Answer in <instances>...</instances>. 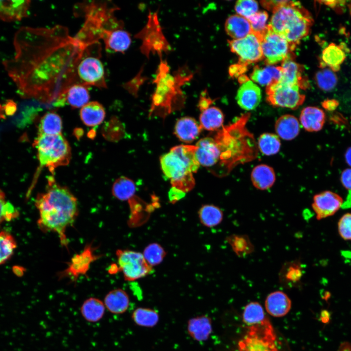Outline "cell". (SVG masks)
Returning a JSON list of instances; mask_svg holds the SVG:
<instances>
[{
	"instance_id": "1",
	"label": "cell",
	"mask_w": 351,
	"mask_h": 351,
	"mask_svg": "<svg viewBox=\"0 0 351 351\" xmlns=\"http://www.w3.org/2000/svg\"><path fill=\"white\" fill-rule=\"evenodd\" d=\"M13 45L14 57L2 63L20 93L42 103L64 104L68 89L79 83L77 68L86 47L59 25L21 27Z\"/></svg>"
},
{
	"instance_id": "2",
	"label": "cell",
	"mask_w": 351,
	"mask_h": 351,
	"mask_svg": "<svg viewBox=\"0 0 351 351\" xmlns=\"http://www.w3.org/2000/svg\"><path fill=\"white\" fill-rule=\"evenodd\" d=\"M35 205L39 212V228L43 232L57 234L62 246L67 248L66 231L73 225L78 214L76 197L67 187L50 176L46 191L38 195Z\"/></svg>"
},
{
	"instance_id": "3",
	"label": "cell",
	"mask_w": 351,
	"mask_h": 351,
	"mask_svg": "<svg viewBox=\"0 0 351 351\" xmlns=\"http://www.w3.org/2000/svg\"><path fill=\"white\" fill-rule=\"evenodd\" d=\"M249 118V114L242 115L234 122L223 127L213 137L219 154L215 176H226L236 165L256 158L257 145L246 128Z\"/></svg>"
},
{
	"instance_id": "4",
	"label": "cell",
	"mask_w": 351,
	"mask_h": 351,
	"mask_svg": "<svg viewBox=\"0 0 351 351\" xmlns=\"http://www.w3.org/2000/svg\"><path fill=\"white\" fill-rule=\"evenodd\" d=\"M119 9L110 0L85 1L75 6L74 14L84 18L82 27L75 37L86 47L102 39L106 44L118 30L123 29V21L115 16Z\"/></svg>"
},
{
	"instance_id": "5",
	"label": "cell",
	"mask_w": 351,
	"mask_h": 351,
	"mask_svg": "<svg viewBox=\"0 0 351 351\" xmlns=\"http://www.w3.org/2000/svg\"><path fill=\"white\" fill-rule=\"evenodd\" d=\"M193 77L194 74L186 65L170 73L167 61L160 59L153 81L156 88L151 98L150 114L164 117L181 109L186 99L181 87Z\"/></svg>"
},
{
	"instance_id": "6",
	"label": "cell",
	"mask_w": 351,
	"mask_h": 351,
	"mask_svg": "<svg viewBox=\"0 0 351 351\" xmlns=\"http://www.w3.org/2000/svg\"><path fill=\"white\" fill-rule=\"evenodd\" d=\"M273 13L269 24L295 49L310 32L312 19L309 13L299 1L291 0L275 9Z\"/></svg>"
},
{
	"instance_id": "7",
	"label": "cell",
	"mask_w": 351,
	"mask_h": 351,
	"mask_svg": "<svg viewBox=\"0 0 351 351\" xmlns=\"http://www.w3.org/2000/svg\"><path fill=\"white\" fill-rule=\"evenodd\" d=\"M37 150L39 167H46L52 173L55 169L68 164L71 157L70 145L62 136L39 135L34 142Z\"/></svg>"
},
{
	"instance_id": "8",
	"label": "cell",
	"mask_w": 351,
	"mask_h": 351,
	"mask_svg": "<svg viewBox=\"0 0 351 351\" xmlns=\"http://www.w3.org/2000/svg\"><path fill=\"white\" fill-rule=\"evenodd\" d=\"M101 50L100 43L86 47L77 68L79 83L100 89L107 88L104 66L100 59Z\"/></svg>"
},
{
	"instance_id": "9",
	"label": "cell",
	"mask_w": 351,
	"mask_h": 351,
	"mask_svg": "<svg viewBox=\"0 0 351 351\" xmlns=\"http://www.w3.org/2000/svg\"><path fill=\"white\" fill-rule=\"evenodd\" d=\"M135 37L141 40L140 51L148 58L151 53H156L162 59L163 53L171 51V47L162 32L157 12H149L146 24Z\"/></svg>"
},
{
	"instance_id": "10",
	"label": "cell",
	"mask_w": 351,
	"mask_h": 351,
	"mask_svg": "<svg viewBox=\"0 0 351 351\" xmlns=\"http://www.w3.org/2000/svg\"><path fill=\"white\" fill-rule=\"evenodd\" d=\"M249 328L250 331L239 341L237 351H281L280 343L268 319Z\"/></svg>"
},
{
	"instance_id": "11",
	"label": "cell",
	"mask_w": 351,
	"mask_h": 351,
	"mask_svg": "<svg viewBox=\"0 0 351 351\" xmlns=\"http://www.w3.org/2000/svg\"><path fill=\"white\" fill-rule=\"evenodd\" d=\"M118 270L126 281H135L146 276L153 267L146 261L142 253L130 250L116 251Z\"/></svg>"
},
{
	"instance_id": "12",
	"label": "cell",
	"mask_w": 351,
	"mask_h": 351,
	"mask_svg": "<svg viewBox=\"0 0 351 351\" xmlns=\"http://www.w3.org/2000/svg\"><path fill=\"white\" fill-rule=\"evenodd\" d=\"M266 100L271 105L297 109L304 102L305 97L301 94L299 86L279 81L266 86Z\"/></svg>"
},
{
	"instance_id": "13",
	"label": "cell",
	"mask_w": 351,
	"mask_h": 351,
	"mask_svg": "<svg viewBox=\"0 0 351 351\" xmlns=\"http://www.w3.org/2000/svg\"><path fill=\"white\" fill-rule=\"evenodd\" d=\"M263 59L268 65L283 62L293 55L294 49L282 36L274 32L271 26L267 25V29L261 40Z\"/></svg>"
},
{
	"instance_id": "14",
	"label": "cell",
	"mask_w": 351,
	"mask_h": 351,
	"mask_svg": "<svg viewBox=\"0 0 351 351\" xmlns=\"http://www.w3.org/2000/svg\"><path fill=\"white\" fill-rule=\"evenodd\" d=\"M228 42L231 51L239 57V63L248 66L263 59L261 41L253 33L243 38Z\"/></svg>"
},
{
	"instance_id": "15",
	"label": "cell",
	"mask_w": 351,
	"mask_h": 351,
	"mask_svg": "<svg viewBox=\"0 0 351 351\" xmlns=\"http://www.w3.org/2000/svg\"><path fill=\"white\" fill-rule=\"evenodd\" d=\"M343 204V199L338 194L325 191L315 195L312 204L317 220L334 215Z\"/></svg>"
},
{
	"instance_id": "16",
	"label": "cell",
	"mask_w": 351,
	"mask_h": 351,
	"mask_svg": "<svg viewBox=\"0 0 351 351\" xmlns=\"http://www.w3.org/2000/svg\"><path fill=\"white\" fill-rule=\"evenodd\" d=\"M160 162L163 173L170 179L172 185L193 175L185 162L171 151L160 157Z\"/></svg>"
},
{
	"instance_id": "17",
	"label": "cell",
	"mask_w": 351,
	"mask_h": 351,
	"mask_svg": "<svg viewBox=\"0 0 351 351\" xmlns=\"http://www.w3.org/2000/svg\"><path fill=\"white\" fill-rule=\"evenodd\" d=\"M196 157L199 165L214 174L219 163L218 150L213 137L200 139L196 144Z\"/></svg>"
},
{
	"instance_id": "18",
	"label": "cell",
	"mask_w": 351,
	"mask_h": 351,
	"mask_svg": "<svg viewBox=\"0 0 351 351\" xmlns=\"http://www.w3.org/2000/svg\"><path fill=\"white\" fill-rule=\"evenodd\" d=\"M261 98L260 88L250 79L241 84L236 97L238 105L247 111L254 109L260 102Z\"/></svg>"
},
{
	"instance_id": "19",
	"label": "cell",
	"mask_w": 351,
	"mask_h": 351,
	"mask_svg": "<svg viewBox=\"0 0 351 351\" xmlns=\"http://www.w3.org/2000/svg\"><path fill=\"white\" fill-rule=\"evenodd\" d=\"M30 3L28 0H0V20L11 22L27 17Z\"/></svg>"
},
{
	"instance_id": "20",
	"label": "cell",
	"mask_w": 351,
	"mask_h": 351,
	"mask_svg": "<svg viewBox=\"0 0 351 351\" xmlns=\"http://www.w3.org/2000/svg\"><path fill=\"white\" fill-rule=\"evenodd\" d=\"M187 331L193 340L199 342L206 341L213 331L212 320L205 314L193 317L187 322Z\"/></svg>"
},
{
	"instance_id": "21",
	"label": "cell",
	"mask_w": 351,
	"mask_h": 351,
	"mask_svg": "<svg viewBox=\"0 0 351 351\" xmlns=\"http://www.w3.org/2000/svg\"><path fill=\"white\" fill-rule=\"evenodd\" d=\"M265 307L270 315L281 317L285 316L290 312L292 302L284 292L276 291L267 295L265 301Z\"/></svg>"
},
{
	"instance_id": "22",
	"label": "cell",
	"mask_w": 351,
	"mask_h": 351,
	"mask_svg": "<svg viewBox=\"0 0 351 351\" xmlns=\"http://www.w3.org/2000/svg\"><path fill=\"white\" fill-rule=\"evenodd\" d=\"M282 74L280 82L291 85H295L305 88L307 82L302 78L304 67L293 60V55L284 60L281 64Z\"/></svg>"
},
{
	"instance_id": "23",
	"label": "cell",
	"mask_w": 351,
	"mask_h": 351,
	"mask_svg": "<svg viewBox=\"0 0 351 351\" xmlns=\"http://www.w3.org/2000/svg\"><path fill=\"white\" fill-rule=\"evenodd\" d=\"M201 129L200 125L195 118L185 117L177 120L174 133L180 141L189 143L198 138Z\"/></svg>"
},
{
	"instance_id": "24",
	"label": "cell",
	"mask_w": 351,
	"mask_h": 351,
	"mask_svg": "<svg viewBox=\"0 0 351 351\" xmlns=\"http://www.w3.org/2000/svg\"><path fill=\"white\" fill-rule=\"evenodd\" d=\"M324 112L314 106H308L301 112L300 122L305 130L310 132L321 130L325 122Z\"/></svg>"
},
{
	"instance_id": "25",
	"label": "cell",
	"mask_w": 351,
	"mask_h": 351,
	"mask_svg": "<svg viewBox=\"0 0 351 351\" xmlns=\"http://www.w3.org/2000/svg\"><path fill=\"white\" fill-rule=\"evenodd\" d=\"M275 131L277 135L285 140H291L295 138L300 132L298 120L292 115H284L275 121Z\"/></svg>"
},
{
	"instance_id": "26",
	"label": "cell",
	"mask_w": 351,
	"mask_h": 351,
	"mask_svg": "<svg viewBox=\"0 0 351 351\" xmlns=\"http://www.w3.org/2000/svg\"><path fill=\"white\" fill-rule=\"evenodd\" d=\"M251 179L254 186L260 190H266L271 188L275 181V174L273 169L264 164L255 166L251 173Z\"/></svg>"
},
{
	"instance_id": "27",
	"label": "cell",
	"mask_w": 351,
	"mask_h": 351,
	"mask_svg": "<svg viewBox=\"0 0 351 351\" xmlns=\"http://www.w3.org/2000/svg\"><path fill=\"white\" fill-rule=\"evenodd\" d=\"M103 303L105 308L111 312L121 314L128 309L130 299L125 291L121 289H116L106 294Z\"/></svg>"
},
{
	"instance_id": "28",
	"label": "cell",
	"mask_w": 351,
	"mask_h": 351,
	"mask_svg": "<svg viewBox=\"0 0 351 351\" xmlns=\"http://www.w3.org/2000/svg\"><path fill=\"white\" fill-rule=\"evenodd\" d=\"M282 74L281 66H256L250 75L251 78L262 86H268L280 81Z\"/></svg>"
},
{
	"instance_id": "29",
	"label": "cell",
	"mask_w": 351,
	"mask_h": 351,
	"mask_svg": "<svg viewBox=\"0 0 351 351\" xmlns=\"http://www.w3.org/2000/svg\"><path fill=\"white\" fill-rule=\"evenodd\" d=\"M80 117L86 126L93 127L100 124L105 117L104 107L98 101L89 102L80 110Z\"/></svg>"
},
{
	"instance_id": "30",
	"label": "cell",
	"mask_w": 351,
	"mask_h": 351,
	"mask_svg": "<svg viewBox=\"0 0 351 351\" xmlns=\"http://www.w3.org/2000/svg\"><path fill=\"white\" fill-rule=\"evenodd\" d=\"M225 29L227 34L234 39L243 38L252 33L249 21L238 15H232L226 20Z\"/></svg>"
},
{
	"instance_id": "31",
	"label": "cell",
	"mask_w": 351,
	"mask_h": 351,
	"mask_svg": "<svg viewBox=\"0 0 351 351\" xmlns=\"http://www.w3.org/2000/svg\"><path fill=\"white\" fill-rule=\"evenodd\" d=\"M89 86L81 83L71 85L65 93V102L73 108H82L89 102Z\"/></svg>"
},
{
	"instance_id": "32",
	"label": "cell",
	"mask_w": 351,
	"mask_h": 351,
	"mask_svg": "<svg viewBox=\"0 0 351 351\" xmlns=\"http://www.w3.org/2000/svg\"><path fill=\"white\" fill-rule=\"evenodd\" d=\"M201 112L199 125L202 129L214 131L222 126L224 117L222 112L218 108L210 106Z\"/></svg>"
},
{
	"instance_id": "33",
	"label": "cell",
	"mask_w": 351,
	"mask_h": 351,
	"mask_svg": "<svg viewBox=\"0 0 351 351\" xmlns=\"http://www.w3.org/2000/svg\"><path fill=\"white\" fill-rule=\"evenodd\" d=\"M105 306L100 299L90 297L82 304L80 312L85 320L91 322L100 320L104 315Z\"/></svg>"
},
{
	"instance_id": "34",
	"label": "cell",
	"mask_w": 351,
	"mask_h": 351,
	"mask_svg": "<svg viewBox=\"0 0 351 351\" xmlns=\"http://www.w3.org/2000/svg\"><path fill=\"white\" fill-rule=\"evenodd\" d=\"M346 58L343 49L339 46L332 43L323 51L321 58L325 65L329 67L333 71L339 69L340 65Z\"/></svg>"
},
{
	"instance_id": "35",
	"label": "cell",
	"mask_w": 351,
	"mask_h": 351,
	"mask_svg": "<svg viewBox=\"0 0 351 351\" xmlns=\"http://www.w3.org/2000/svg\"><path fill=\"white\" fill-rule=\"evenodd\" d=\"M132 320L137 326L143 328H153L159 321L158 312L153 309L138 307L132 314Z\"/></svg>"
},
{
	"instance_id": "36",
	"label": "cell",
	"mask_w": 351,
	"mask_h": 351,
	"mask_svg": "<svg viewBox=\"0 0 351 351\" xmlns=\"http://www.w3.org/2000/svg\"><path fill=\"white\" fill-rule=\"evenodd\" d=\"M136 191V186L134 181L124 176L118 178L112 188L113 195L121 201L130 200L135 196Z\"/></svg>"
},
{
	"instance_id": "37",
	"label": "cell",
	"mask_w": 351,
	"mask_h": 351,
	"mask_svg": "<svg viewBox=\"0 0 351 351\" xmlns=\"http://www.w3.org/2000/svg\"><path fill=\"white\" fill-rule=\"evenodd\" d=\"M62 129L61 118L55 112L46 113L40 120L39 135H59L61 134Z\"/></svg>"
},
{
	"instance_id": "38",
	"label": "cell",
	"mask_w": 351,
	"mask_h": 351,
	"mask_svg": "<svg viewBox=\"0 0 351 351\" xmlns=\"http://www.w3.org/2000/svg\"><path fill=\"white\" fill-rule=\"evenodd\" d=\"M198 217L201 223L205 227L212 228L222 221L223 213L217 206L212 204L203 205L199 210Z\"/></svg>"
},
{
	"instance_id": "39",
	"label": "cell",
	"mask_w": 351,
	"mask_h": 351,
	"mask_svg": "<svg viewBox=\"0 0 351 351\" xmlns=\"http://www.w3.org/2000/svg\"><path fill=\"white\" fill-rule=\"evenodd\" d=\"M242 317L243 322L249 327L264 323L266 320L265 311L257 302H251L244 307Z\"/></svg>"
},
{
	"instance_id": "40",
	"label": "cell",
	"mask_w": 351,
	"mask_h": 351,
	"mask_svg": "<svg viewBox=\"0 0 351 351\" xmlns=\"http://www.w3.org/2000/svg\"><path fill=\"white\" fill-rule=\"evenodd\" d=\"M131 42L130 33L124 29H120L114 34L113 37L105 45V48L109 53H124L129 48Z\"/></svg>"
},
{
	"instance_id": "41",
	"label": "cell",
	"mask_w": 351,
	"mask_h": 351,
	"mask_svg": "<svg viewBox=\"0 0 351 351\" xmlns=\"http://www.w3.org/2000/svg\"><path fill=\"white\" fill-rule=\"evenodd\" d=\"M196 146L180 145L172 148L170 151L176 154L192 173H195L200 165L196 157Z\"/></svg>"
},
{
	"instance_id": "42",
	"label": "cell",
	"mask_w": 351,
	"mask_h": 351,
	"mask_svg": "<svg viewBox=\"0 0 351 351\" xmlns=\"http://www.w3.org/2000/svg\"><path fill=\"white\" fill-rule=\"evenodd\" d=\"M257 145L261 153L269 156L275 155L279 152L281 142L277 135L265 133L260 136Z\"/></svg>"
},
{
	"instance_id": "43",
	"label": "cell",
	"mask_w": 351,
	"mask_h": 351,
	"mask_svg": "<svg viewBox=\"0 0 351 351\" xmlns=\"http://www.w3.org/2000/svg\"><path fill=\"white\" fill-rule=\"evenodd\" d=\"M227 241L239 257H244L254 250V245L246 235L233 234L227 238Z\"/></svg>"
},
{
	"instance_id": "44",
	"label": "cell",
	"mask_w": 351,
	"mask_h": 351,
	"mask_svg": "<svg viewBox=\"0 0 351 351\" xmlns=\"http://www.w3.org/2000/svg\"><path fill=\"white\" fill-rule=\"evenodd\" d=\"M93 257L94 256L92 255L90 248L85 249L82 253L74 257L67 270V273H70L68 274L74 276L85 273L88 269Z\"/></svg>"
},
{
	"instance_id": "45",
	"label": "cell",
	"mask_w": 351,
	"mask_h": 351,
	"mask_svg": "<svg viewBox=\"0 0 351 351\" xmlns=\"http://www.w3.org/2000/svg\"><path fill=\"white\" fill-rule=\"evenodd\" d=\"M302 271L299 262L292 261L285 264L280 273L281 281L287 284H296L301 278Z\"/></svg>"
},
{
	"instance_id": "46",
	"label": "cell",
	"mask_w": 351,
	"mask_h": 351,
	"mask_svg": "<svg viewBox=\"0 0 351 351\" xmlns=\"http://www.w3.org/2000/svg\"><path fill=\"white\" fill-rule=\"evenodd\" d=\"M17 246L16 241L12 234L6 231L0 232V265L11 258Z\"/></svg>"
},
{
	"instance_id": "47",
	"label": "cell",
	"mask_w": 351,
	"mask_h": 351,
	"mask_svg": "<svg viewBox=\"0 0 351 351\" xmlns=\"http://www.w3.org/2000/svg\"><path fill=\"white\" fill-rule=\"evenodd\" d=\"M142 254L147 263L152 267L160 264L166 255L164 249L155 242L147 245Z\"/></svg>"
},
{
	"instance_id": "48",
	"label": "cell",
	"mask_w": 351,
	"mask_h": 351,
	"mask_svg": "<svg viewBox=\"0 0 351 351\" xmlns=\"http://www.w3.org/2000/svg\"><path fill=\"white\" fill-rule=\"evenodd\" d=\"M315 81L318 86L324 91L332 90L337 82V78L331 69L324 68L318 71L315 75Z\"/></svg>"
},
{
	"instance_id": "49",
	"label": "cell",
	"mask_w": 351,
	"mask_h": 351,
	"mask_svg": "<svg viewBox=\"0 0 351 351\" xmlns=\"http://www.w3.org/2000/svg\"><path fill=\"white\" fill-rule=\"evenodd\" d=\"M268 19V15L266 12L259 11L248 19L251 24L252 33L257 36L260 41L267 29Z\"/></svg>"
},
{
	"instance_id": "50",
	"label": "cell",
	"mask_w": 351,
	"mask_h": 351,
	"mask_svg": "<svg viewBox=\"0 0 351 351\" xmlns=\"http://www.w3.org/2000/svg\"><path fill=\"white\" fill-rule=\"evenodd\" d=\"M19 214L18 211L6 200L4 193L0 189V224L17 218Z\"/></svg>"
},
{
	"instance_id": "51",
	"label": "cell",
	"mask_w": 351,
	"mask_h": 351,
	"mask_svg": "<svg viewBox=\"0 0 351 351\" xmlns=\"http://www.w3.org/2000/svg\"><path fill=\"white\" fill-rule=\"evenodd\" d=\"M234 9L238 15L248 20L258 12V4L255 0H238L235 3Z\"/></svg>"
},
{
	"instance_id": "52",
	"label": "cell",
	"mask_w": 351,
	"mask_h": 351,
	"mask_svg": "<svg viewBox=\"0 0 351 351\" xmlns=\"http://www.w3.org/2000/svg\"><path fill=\"white\" fill-rule=\"evenodd\" d=\"M337 231L344 240H351V213L342 215L337 223Z\"/></svg>"
},
{
	"instance_id": "53",
	"label": "cell",
	"mask_w": 351,
	"mask_h": 351,
	"mask_svg": "<svg viewBox=\"0 0 351 351\" xmlns=\"http://www.w3.org/2000/svg\"><path fill=\"white\" fill-rule=\"evenodd\" d=\"M142 71L143 67L134 78L123 85L124 89L135 97L137 96L140 86L147 79V78L142 76Z\"/></svg>"
},
{
	"instance_id": "54",
	"label": "cell",
	"mask_w": 351,
	"mask_h": 351,
	"mask_svg": "<svg viewBox=\"0 0 351 351\" xmlns=\"http://www.w3.org/2000/svg\"><path fill=\"white\" fill-rule=\"evenodd\" d=\"M214 100L209 97L206 90L202 92L200 94L198 106L201 112L207 109L212 105Z\"/></svg>"
},
{
	"instance_id": "55",
	"label": "cell",
	"mask_w": 351,
	"mask_h": 351,
	"mask_svg": "<svg viewBox=\"0 0 351 351\" xmlns=\"http://www.w3.org/2000/svg\"><path fill=\"white\" fill-rule=\"evenodd\" d=\"M247 67V66L239 63L233 64L229 67V75L232 77H239L246 72Z\"/></svg>"
},
{
	"instance_id": "56",
	"label": "cell",
	"mask_w": 351,
	"mask_h": 351,
	"mask_svg": "<svg viewBox=\"0 0 351 351\" xmlns=\"http://www.w3.org/2000/svg\"><path fill=\"white\" fill-rule=\"evenodd\" d=\"M340 180L343 186L351 191V168L346 169L342 172Z\"/></svg>"
},
{
	"instance_id": "57",
	"label": "cell",
	"mask_w": 351,
	"mask_h": 351,
	"mask_svg": "<svg viewBox=\"0 0 351 351\" xmlns=\"http://www.w3.org/2000/svg\"><path fill=\"white\" fill-rule=\"evenodd\" d=\"M288 0H262L260 1L263 7L272 12L276 8L286 3Z\"/></svg>"
},
{
	"instance_id": "58",
	"label": "cell",
	"mask_w": 351,
	"mask_h": 351,
	"mask_svg": "<svg viewBox=\"0 0 351 351\" xmlns=\"http://www.w3.org/2000/svg\"><path fill=\"white\" fill-rule=\"evenodd\" d=\"M185 194V193L179 190L174 187H172L169 193L170 201L172 203H175L180 199L183 198Z\"/></svg>"
},
{
	"instance_id": "59",
	"label": "cell",
	"mask_w": 351,
	"mask_h": 351,
	"mask_svg": "<svg viewBox=\"0 0 351 351\" xmlns=\"http://www.w3.org/2000/svg\"><path fill=\"white\" fill-rule=\"evenodd\" d=\"M4 108L7 114H12L16 110V104L12 100H8L5 104Z\"/></svg>"
},
{
	"instance_id": "60",
	"label": "cell",
	"mask_w": 351,
	"mask_h": 351,
	"mask_svg": "<svg viewBox=\"0 0 351 351\" xmlns=\"http://www.w3.org/2000/svg\"><path fill=\"white\" fill-rule=\"evenodd\" d=\"M337 102L334 100H327L323 102V106L328 110H332L335 108L337 105Z\"/></svg>"
},
{
	"instance_id": "61",
	"label": "cell",
	"mask_w": 351,
	"mask_h": 351,
	"mask_svg": "<svg viewBox=\"0 0 351 351\" xmlns=\"http://www.w3.org/2000/svg\"><path fill=\"white\" fill-rule=\"evenodd\" d=\"M330 315L329 312L326 310L322 312L321 314V319L323 323H327L330 320Z\"/></svg>"
},
{
	"instance_id": "62",
	"label": "cell",
	"mask_w": 351,
	"mask_h": 351,
	"mask_svg": "<svg viewBox=\"0 0 351 351\" xmlns=\"http://www.w3.org/2000/svg\"><path fill=\"white\" fill-rule=\"evenodd\" d=\"M345 158L347 163L351 166V147L349 148L345 154Z\"/></svg>"
}]
</instances>
